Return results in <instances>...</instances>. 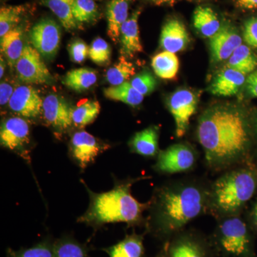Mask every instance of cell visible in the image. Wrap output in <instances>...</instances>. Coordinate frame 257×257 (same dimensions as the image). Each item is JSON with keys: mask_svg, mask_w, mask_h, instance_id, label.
<instances>
[{"mask_svg": "<svg viewBox=\"0 0 257 257\" xmlns=\"http://www.w3.org/2000/svg\"><path fill=\"white\" fill-rule=\"evenodd\" d=\"M197 138L209 170L225 172L239 167L249 148L247 115L242 108L230 103L209 106L198 119Z\"/></svg>", "mask_w": 257, "mask_h": 257, "instance_id": "obj_1", "label": "cell"}, {"mask_svg": "<svg viewBox=\"0 0 257 257\" xmlns=\"http://www.w3.org/2000/svg\"><path fill=\"white\" fill-rule=\"evenodd\" d=\"M210 184L189 177L157 187L150 200L147 232L165 243L191 221L209 214Z\"/></svg>", "mask_w": 257, "mask_h": 257, "instance_id": "obj_2", "label": "cell"}, {"mask_svg": "<svg viewBox=\"0 0 257 257\" xmlns=\"http://www.w3.org/2000/svg\"><path fill=\"white\" fill-rule=\"evenodd\" d=\"M145 178L127 179L116 182L114 188L108 192L96 193L90 190L84 181L89 196V205L77 221L99 227L109 223H126L128 226L145 222L143 214L148 210L150 202L142 203L133 197L132 186Z\"/></svg>", "mask_w": 257, "mask_h": 257, "instance_id": "obj_3", "label": "cell"}, {"mask_svg": "<svg viewBox=\"0 0 257 257\" xmlns=\"http://www.w3.org/2000/svg\"><path fill=\"white\" fill-rule=\"evenodd\" d=\"M257 188V172L246 167L225 171L210 184L209 214L214 218L239 215Z\"/></svg>", "mask_w": 257, "mask_h": 257, "instance_id": "obj_4", "label": "cell"}, {"mask_svg": "<svg viewBox=\"0 0 257 257\" xmlns=\"http://www.w3.org/2000/svg\"><path fill=\"white\" fill-rule=\"evenodd\" d=\"M216 221L209 237L218 257H253L249 229L239 215L224 216Z\"/></svg>", "mask_w": 257, "mask_h": 257, "instance_id": "obj_5", "label": "cell"}, {"mask_svg": "<svg viewBox=\"0 0 257 257\" xmlns=\"http://www.w3.org/2000/svg\"><path fill=\"white\" fill-rule=\"evenodd\" d=\"M166 244L167 257H218L210 237L195 229L182 230Z\"/></svg>", "mask_w": 257, "mask_h": 257, "instance_id": "obj_6", "label": "cell"}, {"mask_svg": "<svg viewBox=\"0 0 257 257\" xmlns=\"http://www.w3.org/2000/svg\"><path fill=\"white\" fill-rule=\"evenodd\" d=\"M198 162L195 149L189 144L179 143L162 150L153 169L163 175L187 173L194 170Z\"/></svg>", "mask_w": 257, "mask_h": 257, "instance_id": "obj_7", "label": "cell"}, {"mask_svg": "<svg viewBox=\"0 0 257 257\" xmlns=\"http://www.w3.org/2000/svg\"><path fill=\"white\" fill-rule=\"evenodd\" d=\"M199 97L187 89H181L174 92L167 101L169 110L175 122L177 138H183L188 131L189 123L197 111Z\"/></svg>", "mask_w": 257, "mask_h": 257, "instance_id": "obj_8", "label": "cell"}, {"mask_svg": "<svg viewBox=\"0 0 257 257\" xmlns=\"http://www.w3.org/2000/svg\"><path fill=\"white\" fill-rule=\"evenodd\" d=\"M17 73L21 82L26 84H45L50 82L52 76L40 52L33 47H25L17 62Z\"/></svg>", "mask_w": 257, "mask_h": 257, "instance_id": "obj_9", "label": "cell"}, {"mask_svg": "<svg viewBox=\"0 0 257 257\" xmlns=\"http://www.w3.org/2000/svg\"><path fill=\"white\" fill-rule=\"evenodd\" d=\"M30 39L32 47L42 57L48 60L53 58L60 47V26L51 19H44L32 28Z\"/></svg>", "mask_w": 257, "mask_h": 257, "instance_id": "obj_10", "label": "cell"}, {"mask_svg": "<svg viewBox=\"0 0 257 257\" xmlns=\"http://www.w3.org/2000/svg\"><path fill=\"white\" fill-rule=\"evenodd\" d=\"M30 125L22 116H12L2 123L0 130L2 146L18 152L26 160H30L29 155L24 150L30 143Z\"/></svg>", "mask_w": 257, "mask_h": 257, "instance_id": "obj_11", "label": "cell"}, {"mask_svg": "<svg viewBox=\"0 0 257 257\" xmlns=\"http://www.w3.org/2000/svg\"><path fill=\"white\" fill-rule=\"evenodd\" d=\"M106 149V145L86 131L74 133L69 145L72 159L82 170L93 163L98 155Z\"/></svg>", "mask_w": 257, "mask_h": 257, "instance_id": "obj_12", "label": "cell"}, {"mask_svg": "<svg viewBox=\"0 0 257 257\" xmlns=\"http://www.w3.org/2000/svg\"><path fill=\"white\" fill-rule=\"evenodd\" d=\"M42 106L41 96L35 88L28 85L18 86L9 101L10 109L25 118L40 116Z\"/></svg>", "mask_w": 257, "mask_h": 257, "instance_id": "obj_13", "label": "cell"}, {"mask_svg": "<svg viewBox=\"0 0 257 257\" xmlns=\"http://www.w3.org/2000/svg\"><path fill=\"white\" fill-rule=\"evenodd\" d=\"M72 109L63 98L56 94H50L43 99L42 112L45 121L57 131H66L73 124Z\"/></svg>", "mask_w": 257, "mask_h": 257, "instance_id": "obj_14", "label": "cell"}, {"mask_svg": "<svg viewBox=\"0 0 257 257\" xmlns=\"http://www.w3.org/2000/svg\"><path fill=\"white\" fill-rule=\"evenodd\" d=\"M242 39L234 28L229 25L221 26L220 30L210 38L209 49L214 62L228 60L235 50L242 45Z\"/></svg>", "mask_w": 257, "mask_h": 257, "instance_id": "obj_15", "label": "cell"}, {"mask_svg": "<svg viewBox=\"0 0 257 257\" xmlns=\"http://www.w3.org/2000/svg\"><path fill=\"white\" fill-rule=\"evenodd\" d=\"M190 37L182 22L171 19L164 25L161 32L160 45L167 52L177 53L188 46Z\"/></svg>", "mask_w": 257, "mask_h": 257, "instance_id": "obj_16", "label": "cell"}, {"mask_svg": "<svg viewBox=\"0 0 257 257\" xmlns=\"http://www.w3.org/2000/svg\"><path fill=\"white\" fill-rule=\"evenodd\" d=\"M245 76L241 72L228 67L216 76L209 86V92L216 96L234 95L246 82Z\"/></svg>", "mask_w": 257, "mask_h": 257, "instance_id": "obj_17", "label": "cell"}, {"mask_svg": "<svg viewBox=\"0 0 257 257\" xmlns=\"http://www.w3.org/2000/svg\"><path fill=\"white\" fill-rule=\"evenodd\" d=\"M141 12H135L123 25L120 34L121 55L126 57H135L143 52V47L140 41L138 20Z\"/></svg>", "mask_w": 257, "mask_h": 257, "instance_id": "obj_18", "label": "cell"}, {"mask_svg": "<svg viewBox=\"0 0 257 257\" xmlns=\"http://www.w3.org/2000/svg\"><path fill=\"white\" fill-rule=\"evenodd\" d=\"M159 138L160 128L157 126H151L135 134L130 140L128 146L132 152L141 156L157 157L160 152Z\"/></svg>", "mask_w": 257, "mask_h": 257, "instance_id": "obj_19", "label": "cell"}, {"mask_svg": "<svg viewBox=\"0 0 257 257\" xmlns=\"http://www.w3.org/2000/svg\"><path fill=\"white\" fill-rule=\"evenodd\" d=\"M130 0H111L106 7L107 34L116 43L120 40L121 28L128 19Z\"/></svg>", "mask_w": 257, "mask_h": 257, "instance_id": "obj_20", "label": "cell"}, {"mask_svg": "<svg viewBox=\"0 0 257 257\" xmlns=\"http://www.w3.org/2000/svg\"><path fill=\"white\" fill-rule=\"evenodd\" d=\"M109 257H143L145 253L143 235L133 232L126 235L119 242L103 248Z\"/></svg>", "mask_w": 257, "mask_h": 257, "instance_id": "obj_21", "label": "cell"}, {"mask_svg": "<svg viewBox=\"0 0 257 257\" xmlns=\"http://www.w3.org/2000/svg\"><path fill=\"white\" fill-rule=\"evenodd\" d=\"M193 25L200 35L211 38L220 30L221 25L214 10L208 7H198L193 15Z\"/></svg>", "mask_w": 257, "mask_h": 257, "instance_id": "obj_22", "label": "cell"}, {"mask_svg": "<svg viewBox=\"0 0 257 257\" xmlns=\"http://www.w3.org/2000/svg\"><path fill=\"white\" fill-rule=\"evenodd\" d=\"M25 47L23 31L18 27L1 38V52L6 57L10 67H15Z\"/></svg>", "mask_w": 257, "mask_h": 257, "instance_id": "obj_23", "label": "cell"}, {"mask_svg": "<svg viewBox=\"0 0 257 257\" xmlns=\"http://www.w3.org/2000/svg\"><path fill=\"white\" fill-rule=\"evenodd\" d=\"M152 67L155 73L160 78L173 79L179 72V59L175 53L164 51L152 58Z\"/></svg>", "mask_w": 257, "mask_h": 257, "instance_id": "obj_24", "label": "cell"}, {"mask_svg": "<svg viewBox=\"0 0 257 257\" xmlns=\"http://www.w3.org/2000/svg\"><path fill=\"white\" fill-rule=\"evenodd\" d=\"M227 67L244 75L251 74L257 67V55L246 45H241L228 59Z\"/></svg>", "mask_w": 257, "mask_h": 257, "instance_id": "obj_25", "label": "cell"}, {"mask_svg": "<svg viewBox=\"0 0 257 257\" xmlns=\"http://www.w3.org/2000/svg\"><path fill=\"white\" fill-rule=\"evenodd\" d=\"M97 81L95 71L87 68L72 69L63 79L64 85L75 92H84L92 87Z\"/></svg>", "mask_w": 257, "mask_h": 257, "instance_id": "obj_26", "label": "cell"}, {"mask_svg": "<svg viewBox=\"0 0 257 257\" xmlns=\"http://www.w3.org/2000/svg\"><path fill=\"white\" fill-rule=\"evenodd\" d=\"M104 94L108 99L121 101L133 107L141 104L145 96L138 92L130 82L106 88L104 89Z\"/></svg>", "mask_w": 257, "mask_h": 257, "instance_id": "obj_27", "label": "cell"}, {"mask_svg": "<svg viewBox=\"0 0 257 257\" xmlns=\"http://www.w3.org/2000/svg\"><path fill=\"white\" fill-rule=\"evenodd\" d=\"M73 3L74 0H43L44 5L52 10L63 28L68 31L75 30L78 27L72 11Z\"/></svg>", "mask_w": 257, "mask_h": 257, "instance_id": "obj_28", "label": "cell"}, {"mask_svg": "<svg viewBox=\"0 0 257 257\" xmlns=\"http://www.w3.org/2000/svg\"><path fill=\"white\" fill-rule=\"evenodd\" d=\"M101 106L97 101L82 100L72 109V122L77 127L92 124L100 112Z\"/></svg>", "mask_w": 257, "mask_h": 257, "instance_id": "obj_29", "label": "cell"}, {"mask_svg": "<svg viewBox=\"0 0 257 257\" xmlns=\"http://www.w3.org/2000/svg\"><path fill=\"white\" fill-rule=\"evenodd\" d=\"M136 69L132 62H128L124 56L121 55L118 62L110 69H108L106 74V81L112 86H117L128 82L135 75Z\"/></svg>", "mask_w": 257, "mask_h": 257, "instance_id": "obj_30", "label": "cell"}, {"mask_svg": "<svg viewBox=\"0 0 257 257\" xmlns=\"http://www.w3.org/2000/svg\"><path fill=\"white\" fill-rule=\"evenodd\" d=\"M23 5L2 7L0 10V37L17 28L25 13Z\"/></svg>", "mask_w": 257, "mask_h": 257, "instance_id": "obj_31", "label": "cell"}, {"mask_svg": "<svg viewBox=\"0 0 257 257\" xmlns=\"http://www.w3.org/2000/svg\"><path fill=\"white\" fill-rule=\"evenodd\" d=\"M54 257H89L86 248L72 238L57 240L54 246Z\"/></svg>", "mask_w": 257, "mask_h": 257, "instance_id": "obj_32", "label": "cell"}, {"mask_svg": "<svg viewBox=\"0 0 257 257\" xmlns=\"http://www.w3.org/2000/svg\"><path fill=\"white\" fill-rule=\"evenodd\" d=\"M55 242L50 240L41 241L30 248L14 251L9 248L8 257H54Z\"/></svg>", "mask_w": 257, "mask_h": 257, "instance_id": "obj_33", "label": "cell"}, {"mask_svg": "<svg viewBox=\"0 0 257 257\" xmlns=\"http://www.w3.org/2000/svg\"><path fill=\"white\" fill-rule=\"evenodd\" d=\"M72 11L77 23L92 21L98 13L94 0H74Z\"/></svg>", "mask_w": 257, "mask_h": 257, "instance_id": "obj_34", "label": "cell"}, {"mask_svg": "<svg viewBox=\"0 0 257 257\" xmlns=\"http://www.w3.org/2000/svg\"><path fill=\"white\" fill-rule=\"evenodd\" d=\"M89 57L93 62L99 65L109 64L111 57L109 44L102 38L96 39L89 47Z\"/></svg>", "mask_w": 257, "mask_h": 257, "instance_id": "obj_35", "label": "cell"}, {"mask_svg": "<svg viewBox=\"0 0 257 257\" xmlns=\"http://www.w3.org/2000/svg\"><path fill=\"white\" fill-rule=\"evenodd\" d=\"M130 82L143 96L153 92L157 84L156 79L148 71H145L143 73L135 76Z\"/></svg>", "mask_w": 257, "mask_h": 257, "instance_id": "obj_36", "label": "cell"}, {"mask_svg": "<svg viewBox=\"0 0 257 257\" xmlns=\"http://www.w3.org/2000/svg\"><path fill=\"white\" fill-rule=\"evenodd\" d=\"M71 60L75 63H82L89 55V47L81 40H74L68 47Z\"/></svg>", "mask_w": 257, "mask_h": 257, "instance_id": "obj_37", "label": "cell"}, {"mask_svg": "<svg viewBox=\"0 0 257 257\" xmlns=\"http://www.w3.org/2000/svg\"><path fill=\"white\" fill-rule=\"evenodd\" d=\"M243 37L248 45L257 49V18L248 19L245 23Z\"/></svg>", "mask_w": 257, "mask_h": 257, "instance_id": "obj_38", "label": "cell"}, {"mask_svg": "<svg viewBox=\"0 0 257 257\" xmlns=\"http://www.w3.org/2000/svg\"><path fill=\"white\" fill-rule=\"evenodd\" d=\"M16 87L14 84L9 81H4L0 84V104L1 106H5L9 104L10 99L13 96Z\"/></svg>", "mask_w": 257, "mask_h": 257, "instance_id": "obj_39", "label": "cell"}, {"mask_svg": "<svg viewBox=\"0 0 257 257\" xmlns=\"http://www.w3.org/2000/svg\"><path fill=\"white\" fill-rule=\"evenodd\" d=\"M245 83L248 94L252 97H257V69L249 74Z\"/></svg>", "mask_w": 257, "mask_h": 257, "instance_id": "obj_40", "label": "cell"}, {"mask_svg": "<svg viewBox=\"0 0 257 257\" xmlns=\"http://www.w3.org/2000/svg\"><path fill=\"white\" fill-rule=\"evenodd\" d=\"M236 5L242 10L257 9V0H236Z\"/></svg>", "mask_w": 257, "mask_h": 257, "instance_id": "obj_41", "label": "cell"}, {"mask_svg": "<svg viewBox=\"0 0 257 257\" xmlns=\"http://www.w3.org/2000/svg\"><path fill=\"white\" fill-rule=\"evenodd\" d=\"M147 1L150 2V3H154V4L157 5H162L165 4H172L175 0H147Z\"/></svg>", "mask_w": 257, "mask_h": 257, "instance_id": "obj_42", "label": "cell"}, {"mask_svg": "<svg viewBox=\"0 0 257 257\" xmlns=\"http://www.w3.org/2000/svg\"><path fill=\"white\" fill-rule=\"evenodd\" d=\"M252 219L253 224H254L255 227L257 229V202L255 204L254 207H253L252 211Z\"/></svg>", "mask_w": 257, "mask_h": 257, "instance_id": "obj_43", "label": "cell"}, {"mask_svg": "<svg viewBox=\"0 0 257 257\" xmlns=\"http://www.w3.org/2000/svg\"><path fill=\"white\" fill-rule=\"evenodd\" d=\"M5 62L3 60V56H1V64H0V78L3 79L5 74Z\"/></svg>", "mask_w": 257, "mask_h": 257, "instance_id": "obj_44", "label": "cell"}, {"mask_svg": "<svg viewBox=\"0 0 257 257\" xmlns=\"http://www.w3.org/2000/svg\"><path fill=\"white\" fill-rule=\"evenodd\" d=\"M155 257H167V244H166V243H164L163 247Z\"/></svg>", "mask_w": 257, "mask_h": 257, "instance_id": "obj_45", "label": "cell"}, {"mask_svg": "<svg viewBox=\"0 0 257 257\" xmlns=\"http://www.w3.org/2000/svg\"><path fill=\"white\" fill-rule=\"evenodd\" d=\"M253 126H254L255 133L257 135V114L255 116L254 121H253Z\"/></svg>", "mask_w": 257, "mask_h": 257, "instance_id": "obj_46", "label": "cell"}]
</instances>
